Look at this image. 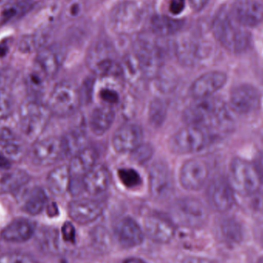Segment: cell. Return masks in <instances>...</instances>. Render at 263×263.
Here are the masks:
<instances>
[{"label": "cell", "mask_w": 263, "mask_h": 263, "mask_svg": "<svg viewBox=\"0 0 263 263\" xmlns=\"http://www.w3.org/2000/svg\"><path fill=\"white\" fill-rule=\"evenodd\" d=\"M10 160L3 153H0V170H6L10 168L11 163Z\"/></svg>", "instance_id": "cell-51"}, {"label": "cell", "mask_w": 263, "mask_h": 263, "mask_svg": "<svg viewBox=\"0 0 263 263\" xmlns=\"http://www.w3.org/2000/svg\"><path fill=\"white\" fill-rule=\"evenodd\" d=\"M247 198V206L252 214L263 219V193L258 191Z\"/></svg>", "instance_id": "cell-40"}, {"label": "cell", "mask_w": 263, "mask_h": 263, "mask_svg": "<svg viewBox=\"0 0 263 263\" xmlns=\"http://www.w3.org/2000/svg\"><path fill=\"white\" fill-rule=\"evenodd\" d=\"M260 103V92L251 85L238 86L230 95V106L237 114H252L259 109Z\"/></svg>", "instance_id": "cell-16"}, {"label": "cell", "mask_w": 263, "mask_h": 263, "mask_svg": "<svg viewBox=\"0 0 263 263\" xmlns=\"http://www.w3.org/2000/svg\"><path fill=\"white\" fill-rule=\"evenodd\" d=\"M181 263H219L213 259L207 258L199 257V256H187L182 259Z\"/></svg>", "instance_id": "cell-49"}, {"label": "cell", "mask_w": 263, "mask_h": 263, "mask_svg": "<svg viewBox=\"0 0 263 263\" xmlns=\"http://www.w3.org/2000/svg\"><path fill=\"white\" fill-rule=\"evenodd\" d=\"M88 65L96 75L103 77L123 75L121 64L114 58L110 48L104 45H97L90 51Z\"/></svg>", "instance_id": "cell-11"}, {"label": "cell", "mask_w": 263, "mask_h": 263, "mask_svg": "<svg viewBox=\"0 0 263 263\" xmlns=\"http://www.w3.org/2000/svg\"><path fill=\"white\" fill-rule=\"evenodd\" d=\"M185 0H170V11L174 15H179L185 8Z\"/></svg>", "instance_id": "cell-46"}, {"label": "cell", "mask_w": 263, "mask_h": 263, "mask_svg": "<svg viewBox=\"0 0 263 263\" xmlns=\"http://www.w3.org/2000/svg\"><path fill=\"white\" fill-rule=\"evenodd\" d=\"M115 117L112 106L108 105L97 106L89 116V129L96 136H103L114 124Z\"/></svg>", "instance_id": "cell-25"}, {"label": "cell", "mask_w": 263, "mask_h": 263, "mask_svg": "<svg viewBox=\"0 0 263 263\" xmlns=\"http://www.w3.org/2000/svg\"><path fill=\"white\" fill-rule=\"evenodd\" d=\"M0 263H38L32 256L26 253H6L0 256Z\"/></svg>", "instance_id": "cell-41"}, {"label": "cell", "mask_w": 263, "mask_h": 263, "mask_svg": "<svg viewBox=\"0 0 263 263\" xmlns=\"http://www.w3.org/2000/svg\"><path fill=\"white\" fill-rule=\"evenodd\" d=\"M143 133L140 126L133 123L123 125L112 136V146L118 153H132L143 142Z\"/></svg>", "instance_id": "cell-21"}, {"label": "cell", "mask_w": 263, "mask_h": 263, "mask_svg": "<svg viewBox=\"0 0 263 263\" xmlns=\"http://www.w3.org/2000/svg\"><path fill=\"white\" fill-rule=\"evenodd\" d=\"M253 165H254L256 172H257L258 175H259L261 182L263 183V153H259L256 156Z\"/></svg>", "instance_id": "cell-48"}, {"label": "cell", "mask_w": 263, "mask_h": 263, "mask_svg": "<svg viewBox=\"0 0 263 263\" xmlns=\"http://www.w3.org/2000/svg\"><path fill=\"white\" fill-rule=\"evenodd\" d=\"M149 193L156 200L170 199L174 193L173 173L170 167L162 162L153 164L148 172Z\"/></svg>", "instance_id": "cell-10"}, {"label": "cell", "mask_w": 263, "mask_h": 263, "mask_svg": "<svg viewBox=\"0 0 263 263\" xmlns=\"http://www.w3.org/2000/svg\"><path fill=\"white\" fill-rule=\"evenodd\" d=\"M141 11L133 2H123L117 5L111 12L114 29L120 33H131L141 23Z\"/></svg>", "instance_id": "cell-12"}, {"label": "cell", "mask_w": 263, "mask_h": 263, "mask_svg": "<svg viewBox=\"0 0 263 263\" xmlns=\"http://www.w3.org/2000/svg\"><path fill=\"white\" fill-rule=\"evenodd\" d=\"M167 116V105L162 99L155 98L150 102L148 117L150 124L155 128L162 126Z\"/></svg>", "instance_id": "cell-34"}, {"label": "cell", "mask_w": 263, "mask_h": 263, "mask_svg": "<svg viewBox=\"0 0 263 263\" xmlns=\"http://www.w3.org/2000/svg\"><path fill=\"white\" fill-rule=\"evenodd\" d=\"M144 233L153 242L167 244L176 235V225L170 218L162 215L151 214L144 220Z\"/></svg>", "instance_id": "cell-15"}, {"label": "cell", "mask_w": 263, "mask_h": 263, "mask_svg": "<svg viewBox=\"0 0 263 263\" xmlns=\"http://www.w3.org/2000/svg\"><path fill=\"white\" fill-rule=\"evenodd\" d=\"M227 81V76L219 71H212L198 77L190 88V94L194 100L209 98L222 89Z\"/></svg>", "instance_id": "cell-19"}, {"label": "cell", "mask_w": 263, "mask_h": 263, "mask_svg": "<svg viewBox=\"0 0 263 263\" xmlns=\"http://www.w3.org/2000/svg\"><path fill=\"white\" fill-rule=\"evenodd\" d=\"M0 148L7 159L18 162L24 156V144L22 139L8 127H0Z\"/></svg>", "instance_id": "cell-24"}, {"label": "cell", "mask_w": 263, "mask_h": 263, "mask_svg": "<svg viewBox=\"0 0 263 263\" xmlns=\"http://www.w3.org/2000/svg\"><path fill=\"white\" fill-rule=\"evenodd\" d=\"M42 48H43V46H42L41 43L32 35L23 37L18 43L20 50L26 53L32 52L35 50L39 51Z\"/></svg>", "instance_id": "cell-42"}, {"label": "cell", "mask_w": 263, "mask_h": 263, "mask_svg": "<svg viewBox=\"0 0 263 263\" xmlns=\"http://www.w3.org/2000/svg\"><path fill=\"white\" fill-rule=\"evenodd\" d=\"M210 0H189L190 6L193 10L199 12L208 4Z\"/></svg>", "instance_id": "cell-50"}, {"label": "cell", "mask_w": 263, "mask_h": 263, "mask_svg": "<svg viewBox=\"0 0 263 263\" xmlns=\"http://www.w3.org/2000/svg\"><path fill=\"white\" fill-rule=\"evenodd\" d=\"M66 154L63 138L50 136L38 139L29 150V159L37 166L46 167L53 165Z\"/></svg>", "instance_id": "cell-9"}, {"label": "cell", "mask_w": 263, "mask_h": 263, "mask_svg": "<svg viewBox=\"0 0 263 263\" xmlns=\"http://www.w3.org/2000/svg\"><path fill=\"white\" fill-rule=\"evenodd\" d=\"M71 176L69 165H60L52 170L46 178L49 191L55 196H61L69 191Z\"/></svg>", "instance_id": "cell-28"}, {"label": "cell", "mask_w": 263, "mask_h": 263, "mask_svg": "<svg viewBox=\"0 0 263 263\" xmlns=\"http://www.w3.org/2000/svg\"><path fill=\"white\" fill-rule=\"evenodd\" d=\"M30 177L24 170H0V194L12 193L20 190L29 182Z\"/></svg>", "instance_id": "cell-27"}, {"label": "cell", "mask_w": 263, "mask_h": 263, "mask_svg": "<svg viewBox=\"0 0 263 263\" xmlns=\"http://www.w3.org/2000/svg\"><path fill=\"white\" fill-rule=\"evenodd\" d=\"M207 199L210 206L215 211L227 213L234 205V191L228 181L222 178H218L209 185Z\"/></svg>", "instance_id": "cell-17"}, {"label": "cell", "mask_w": 263, "mask_h": 263, "mask_svg": "<svg viewBox=\"0 0 263 263\" xmlns=\"http://www.w3.org/2000/svg\"><path fill=\"white\" fill-rule=\"evenodd\" d=\"M47 204V196L41 187L35 186L25 193L22 199V209L32 216L40 214Z\"/></svg>", "instance_id": "cell-30"}, {"label": "cell", "mask_w": 263, "mask_h": 263, "mask_svg": "<svg viewBox=\"0 0 263 263\" xmlns=\"http://www.w3.org/2000/svg\"><path fill=\"white\" fill-rule=\"evenodd\" d=\"M230 13L242 27H254L263 21V3L259 0H238Z\"/></svg>", "instance_id": "cell-18"}, {"label": "cell", "mask_w": 263, "mask_h": 263, "mask_svg": "<svg viewBox=\"0 0 263 263\" xmlns=\"http://www.w3.org/2000/svg\"><path fill=\"white\" fill-rule=\"evenodd\" d=\"M211 136L206 131L186 125L171 136L168 141V148L176 155L198 153L206 146Z\"/></svg>", "instance_id": "cell-8"}, {"label": "cell", "mask_w": 263, "mask_h": 263, "mask_svg": "<svg viewBox=\"0 0 263 263\" xmlns=\"http://www.w3.org/2000/svg\"><path fill=\"white\" fill-rule=\"evenodd\" d=\"M9 42L7 40H3L0 42V57H6V54L9 52Z\"/></svg>", "instance_id": "cell-52"}, {"label": "cell", "mask_w": 263, "mask_h": 263, "mask_svg": "<svg viewBox=\"0 0 263 263\" xmlns=\"http://www.w3.org/2000/svg\"><path fill=\"white\" fill-rule=\"evenodd\" d=\"M210 174L208 165L199 159H191L182 164L179 170V182L185 190L197 191L206 182Z\"/></svg>", "instance_id": "cell-13"}, {"label": "cell", "mask_w": 263, "mask_h": 263, "mask_svg": "<svg viewBox=\"0 0 263 263\" xmlns=\"http://www.w3.org/2000/svg\"><path fill=\"white\" fill-rule=\"evenodd\" d=\"M92 247L100 253H107L112 247V239L109 232L103 227H96L91 232Z\"/></svg>", "instance_id": "cell-37"}, {"label": "cell", "mask_w": 263, "mask_h": 263, "mask_svg": "<svg viewBox=\"0 0 263 263\" xmlns=\"http://www.w3.org/2000/svg\"><path fill=\"white\" fill-rule=\"evenodd\" d=\"M51 111L38 100H29L20 106L18 125L28 142H35L46 129L50 119Z\"/></svg>", "instance_id": "cell-3"}, {"label": "cell", "mask_w": 263, "mask_h": 263, "mask_svg": "<svg viewBox=\"0 0 263 263\" xmlns=\"http://www.w3.org/2000/svg\"><path fill=\"white\" fill-rule=\"evenodd\" d=\"M227 181L234 193L246 197L259 191L262 183L253 163L240 158L230 163Z\"/></svg>", "instance_id": "cell-5"}, {"label": "cell", "mask_w": 263, "mask_h": 263, "mask_svg": "<svg viewBox=\"0 0 263 263\" xmlns=\"http://www.w3.org/2000/svg\"><path fill=\"white\" fill-rule=\"evenodd\" d=\"M209 211L198 199L184 197L175 201L170 208V218L175 225L186 229H199L205 225Z\"/></svg>", "instance_id": "cell-4"}, {"label": "cell", "mask_w": 263, "mask_h": 263, "mask_svg": "<svg viewBox=\"0 0 263 263\" xmlns=\"http://www.w3.org/2000/svg\"><path fill=\"white\" fill-rule=\"evenodd\" d=\"M46 210H47L48 216H51V217L58 215V207H57V204L54 203V202L49 204V205H47V209H46Z\"/></svg>", "instance_id": "cell-53"}, {"label": "cell", "mask_w": 263, "mask_h": 263, "mask_svg": "<svg viewBox=\"0 0 263 263\" xmlns=\"http://www.w3.org/2000/svg\"><path fill=\"white\" fill-rule=\"evenodd\" d=\"M48 79L40 71L34 68L33 70L28 74L26 79V86L29 95L32 96V100H36L43 95L46 87V82Z\"/></svg>", "instance_id": "cell-35"}, {"label": "cell", "mask_w": 263, "mask_h": 263, "mask_svg": "<svg viewBox=\"0 0 263 263\" xmlns=\"http://www.w3.org/2000/svg\"><path fill=\"white\" fill-rule=\"evenodd\" d=\"M68 213L74 222L80 225H88L101 216L103 207L95 199H78L69 202Z\"/></svg>", "instance_id": "cell-20"}, {"label": "cell", "mask_w": 263, "mask_h": 263, "mask_svg": "<svg viewBox=\"0 0 263 263\" xmlns=\"http://www.w3.org/2000/svg\"><path fill=\"white\" fill-rule=\"evenodd\" d=\"M97 151L91 147H84L73 155L69 165L71 176L70 185L77 182V185L71 191L73 196L80 194V190H83L78 184L80 179H83L85 175L97 165Z\"/></svg>", "instance_id": "cell-14"}, {"label": "cell", "mask_w": 263, "mask_h": 263, "mask_svg": "<svg viewBox=\"0 0 263 263\" xmlns=\"http://www.w3.org/2000/svg\"><path fill=\"white\" fill-rule=\"evenodd\" d=\"M100 97L103 103L112 106L120 102V94L112 88H103L100 92Z\"/></svg>", "instance_id": "cell-44"}, {"label": "cell", "mask_w": 263, "mask_h": 263, "mask_svg": "<svg viewBox=\"0 0 263 263\" xmlns=\"http://www.w3.org/2000/svg\"><path fill=\"white\" fill-rule=\"evenodd\" d=\"M82 12H83V6L79 2H75V3H71L69 5L68 13L70 15V17L76 18V17L79 16L82 13Z\"/></svg>", "instance_id": "cell-47"}, {"label": "cell", "mask_w": 263, "mask_h": 263, "mask_svg": "<svg viewBox=\"0 0 263 263\" xmlns=\"http://www.w3.org/2000/svg\"><path fill=\"white\" fill-rule=\"evenodd\" d=\"M219 233L222 240L228 246L238 245L243 238L240 225L233 219H223L219 227Z\"/></svg>", "instance_id": "cell-33"}, {"label": "cell", "mask_w": 263, "mask_h": 263, "mask_svg": "<svg viewBox=\"0 0 263 263\" xmlns=\"http://www.w3.org/2000/svg\"><path fill=\"white\" fill-rule=\"evenodd\" d=\"M62 237L65 242L69 243H75L77 239V231L75 227L71 222H66L63 224L61 230Z\"/></svg>", "instance_id": "cell-45"}, {"label": "cell", "mask_w": 263, "mask_h": 263, "mask_svg": "<svg viewBox=\"0 0 263 263\" xmlns=\"http://www.w3.org/2000/svg\"><path fill=\"white\" fill-rule=\"evenodd\" d=\"M81 100L78 88L72 83L63 81L54 86L47 106L52 114L58 117H68L77 112Z\"/></svg>", "instance_id": "cell-7"}, {"label": "cell", "mask_w": 263, "mask_h": 263, "mask_svg": "<svg viewBox=\"0 0 263 263\" xmlns=\"http://www.w3.org/2000/svg\"><path fill=\"white\" fill-rule=\"evenodd\" d=\"M153 150L151 145L148 144L142 143L140 146L138 147L134 152L132 153L133 159L139 163H145L147 161L151 159L153 156Z\"/></svg>", "instance_id": "cell-43"}, {"label": "cell", "mask_w": 263, "mask_h": 263, "mask_svg": "<svg viewBox=\"0 0 263 263\" xmlns=\"http://www.w3.org/2000/svg\"><path fill=\"white\" fill-rule=\"evenodd\" d=\"M133 55L136 57L142 76L155 79L162 68V53L160 48L148 36H139L133 44Z\"/></svg>", "instance_id": "cell-6"}, {"label": "cell", "mask_w": 263, "mask_h": 263, "mask_svg": "<svg viewBox=\"0 0 263 263\" xmlns=\"http://www.w3.org/2000/svg\"><path fill=\"white\" fill-rule=\"evenodd\" d=\"M114 233L117 241L126 249L135 248L143 242V230L137 222L129 216L122 218L116 224Z\"/></svg>", "instance_id": "cell-22"}, {"label": "cell", "mask_w": 263, "mask_h": 263, "mask_svg": "<svg viewBox=\"0 0 263 263\" xmlns=\"http://www.w3.org/2000/svg\"><path fill=\"white\" fill-rule=\"evenodd\" d=\"M59 59L55 52L49 48L43 47L37 52L35 67L48 80L53 78L59 70Z\"/></svg>", "instance_id": "cell-29"}, {"label": "cell", "mask_w": 263, "mask_h": 263, "mask_svg": "<svg viewBox=\"0 0 263 263\" xmlns=\"http://www.w3.org/2000/svg\"><path fill=\"white\" fill-rule=\"evenodd\" d=\"M182 118L185 124L200 128L211 136L228 131L232 125L227 105L213 97L195 100L187 106Z\"/></svg>", "instance_id": "cell-1"}, {"label": "cell", "mask_w": 263, "mask_h": 263, "mask_svg": "<svg viewBox=\"0 0 263 263\" xmlns=\"http://www.w3.org/2000/svg\"><path fill=\"white\" fill-rule=\"evenodd\" d=\"M38 239L39 245L46 253L55 254L60 252V236L57 230L53 229L42 230Z\"/></svg>", "instance_id": "cell-36"}, {"label": "cell", "mask_w": 263, "mask_h": 263, "mask_svg": "<svg viewBox=\"0 0 263 263\" xmlns=\"http://www.w3.org/2000/svg\"><path fill=\"white\" fill-rule=\"evenodd\" d=\"M118 177L122 184L126 188H136L142 182L140 175L134 168H120L118 170Z\"/></svg>", "instance_id": "cell-38"}, {"label": "cell", "mask_w": 263, "mask_h": 263, "mask_svg": "<svg viewBox=\"0 0 263 263\" xmlns=\"http://www.w3.org/2000/svg\"><path fill=\"white\" fill-rule=\"evenodd\" d=\"M0 24H3V22H2L1 16H0Z\"/></svg>", "instance_id": "cell-55"}, {"label": "cell", "mask_w": 263, "mask_h": 263, "mask_svg": "<svg viewBox=\"0 0 263 263\" xmlns=\"http://www.w3.org/2000/svg\"><path fill=\"white\" fill-rule=\"evenodd\" d=\"M243 28L225 8L217 12L212 25L215 38L227 50L235 53L243 52L250 45V34Z\"/></svg>", "instance_id": "cell-2"}, {"label": "cell", "mask_w": 263, "mask_h": 263, "mask_svg": "<svg viewBox=\"0 0 263 263\" xmlns=\"http://www.w3.org/2000/svg\"><path fill=\"white\" fill-rule=\"evenodd\" d=\"M123 263H147L140 258L132 257L126 259Z\"/></svg>", "instance_id": "cell-54"}, {"label": "cell", "mask_w": 263, "mask_h": 263, "mask_svg": "<svg viewBox=\"0 0 263 263\" xmlns=\"http://www.w3.org/2000/svg\"><path fill=\"white\" fill-rule=\"evenodd\" d=\"M34 227L27 219H18L12 221L1 233L3 240L9 242H24L33 236Z\"/></svg>", "instance_id": "cell-26"}, {"label": "cell", "mask_w": 263, "mask_h": 263, "mask_svg": "<svg viewBox=\"0 0 263 263\" xmlns=\"http://www.w3.org/2000/svg\"><path fill=\"white\" fill-rule=\"evenodd\" d=\"M176 52L179 61L189 66L194 64L202 57V49L190 39L182 38L179 40L176 43Z\"/></svg>", "instance_id": "cell-32"}, {"label": "cell", "mask_w": 263, "mask_h": 263, "mask_svg": "<svg viewBox=\"0 0 263 263\" xmlns=\"http://www.w3.org/2000/svg\"><path fill=\"white\" fill-rule=\"evenodd\" d=\"M13 111V99L7 89H0V120L10 117Z\"/></svg>", "instance_id": "cell-39"}, {"label": "cell", "mask_w": 263, "mask_h": 263, "mask_svg": "<svg viewBox=\"0 0 263 263\" xmlns=\"http://www.w3.org/2000/svg\"><path fill=\"white\" fill-rule=\"evenodd\" d=\"M110 173L105 165L97 164L82 179L83 190L91 195L106 192L110 184Z\"/></svg>", "instance_id": "cell-23"}, {"label": "cell", "mask_w": 263, "mask_h": 263, "mask_svg": "<svg viewBox=\"0 0 263 263\" xmlns=\"http://www.w3.org/2000/svg\"><path fill=\"white\" fill-rule=\"evenodd\" d=\"M182 20H176L163 15H156L152 18L151 29L159 36H170L177 33L182 26Z\"/></svg>", "instance_id": "cell-31"}]
</instances>
